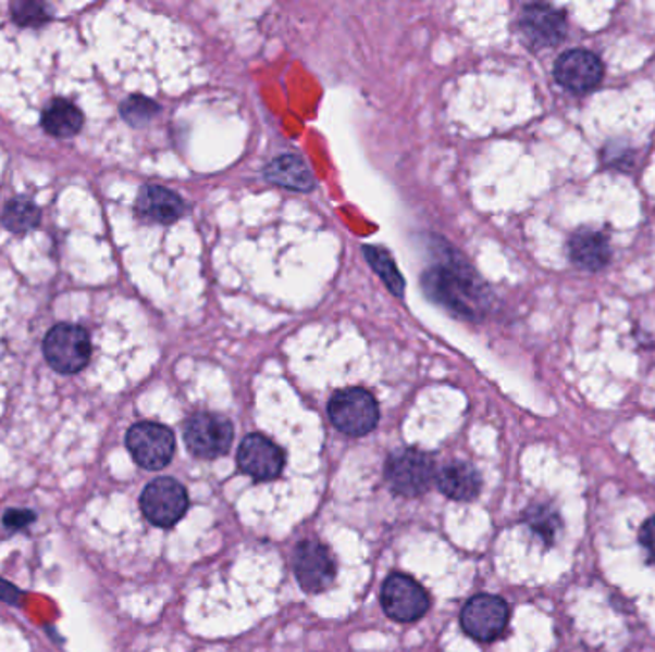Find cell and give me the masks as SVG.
Returning a JSON list of instances; mask_svg holds the SVG:
<instances>
[{
  "label": "cell",
  "instance_id": "6da1fadb",
  "mask_svg": "<svg viewBox=\"0 0 655 652\" xmlns=\"http://www.w3.org/2000/svg\"><path fill=\"white\" fill-rule=\"evenodd\" d=\"M425 287L433 299L468 318L480 316L487 304V289L468 264H447L428 272Z\"/></svg>",
  "mask_w": 655,
  "mask_h": 652
},
{
  "label": "cell",
  "instance_id": "7a4b0ae2",
  "mask_svg": "<svg viewBox=\"0 0 655 652\" xmlns=\"http://www.w3.org/2000/svg\"><path fill=\"white\" fill-rule=\"evenodd\" d=\"M435 467L432 455L416 448H403L393 452L385 463V478L393 492L405 498H418L430 490Z\"/></svg>",
  "mask_w": 655,
  "mask_h": 652
},
{
  "label": "cell",
  "instance_id": "3957f363",
  "mask_svg": "<svg viewBox=\"0 0 655 652\" xmlns=\"http://www.w3.org/2000/svg\"><path fill=\"white\" fill-rule=\"evenodd\" d=\"M45 359L58 374L72 375L87 367L92 354L87 331L73 324L52 327L42 342Z\"/></svg>",
  "mask_w": 655,
  "mask_h": 652
},
{
  "label": "cell",
  "instance_id": "277c9868",
  "mask_svg": "<svg viewBox=\"0 0 655 652\" xmlns=\"http://www.w3.org/2000/svg\"><path fill=\"white\" fill-rule=\"evenodd\" d=\"M328 415L345 435L362 437L376 427L380 408L368 390L351 387L334 394L328 404Z\"/></svg>",
  "mask_w": 655,
  "mask_h": 652
},
{
  "label": "cell",
  "instance_id": "5b68a950",
  "mask_svg": "<svg viewBox=\"0 0 655 652\" xmlns=\"http://www.w3.org/2000/svg\"><path fill=\"white\" fill-rule=\"evenodd\" d=\"M127 448L140 467L160 471L175 455V435L160 423H136L128 429Z\"/></svg>",
  "mask_w": 655,
  "mask_h": 652
},
{
  "label": "cell",
  "instance_id": "8992f818",
  "mask_svg": "<svg viewBox=\"0 0 655 652\" xmlns=\"http://www.w3.org/2000/svg\"><path fill=\"white\" fill-rule=\"evenodd\" d=\"M140 510L152 525L169 528L188 510V493L175 478H156L140 496Z\"/></svg>",
  "mask_w": 655,
  "mask_h": 652
},
{
  "label": "cell",
  "instance_id": "52a82bcc",
  "mask_svg": "<svg viewBox=\"0 0 655 652\" xmlns=\"http://www.w3.org/2000/svg\"><path fill=\"white\" fill-rule=\"evenodd\" d=\"M234 440L232 423L219 414H196L184 425V442L203 460H215L231 450Z\"/></svg>",
  "mask_w": 655,
  "mask_h": 652
},
{
  "label": "cell",
  "instance_id": "ba28073f",
  "mask_svg": "<svg viewBox=\"0 0 655 652\" xmlns=\"http://www.w3.org/2000/svg\"><path fill=\"white\" fill-rule=\"evenodd\" d=\"M382 605L393 620L415 622L428 613L430 597L415 578L407 574H393L384 581Z\"/></svg>",
  "mask_w": 655,
  "mask_h": 652
},
{
  "label": "cell",
  "instance_id": "9c48e42d",
  "mask_svg": "<svg viewBox=\"0 0 655 652\" xmlns=\"http://www.w3.org/2000/svg\"><path fill=\"white\" fill-rule=\"evenodd\" d=\"M510 611L506 601L496 595H475L460 614L462 628L478 641H495L508 626Z\"/></svg>",
  "mask_w": 655,
  "mask_h": 652
},
{
  "label": "cell",
  "instance_id": "30bf717a",
  "mask_svg": "<svg viewBox=\"0 0 655 652\" xmlns=\"http://www.w3.org/2000/svg\"><path fill=\"white\" fill-rule=\"evenodd\" d=\"M520 32L529 47L541 50L559 45L568 35V20L564 12L546 7L531 4L520 17Z\"/></svg>",
  "mask_w": 655,
  "mask_h": 652
},
{
  "label": "cell",
  "instance_id": "8fae6325",
  "mask_svg": "<svg viewBox=\"0 0 655 652\" xmlns=\"http://www.w3.org/2000/svg\"><path fill=\"white\" fill-rule=\"evenodd\" d=\"M554 77L569 92L586 95L598 87L604 77V65L596 54L577 48L558 58L554 65Z\"/></svg>",
  "mask_w": 655,
  "mask_h": 652
},
{
  "label": "cell",
  "instance_id": "7c38bea8",
  "mask_svg": "<svg viewBox=\"0 0 655 652\" xmlns=\"http://www.w3.org/2000/svg\"><path fill=\"white\" fill-rule=\"evenodd\" d=\"M296 576L305 591L320 593L336 578V563L324 546L304 541L296 549Z\"/></svg>",
  "mask_w": 655,
  "mask_h": 652
},
{
  "label": "cell",
  "instance_id": "4fadbf2b",
  "mask_svg": "<svg viewBox=\"0 0 655 652\" xmlns=\"http://www.w3.org/2000/svg\"><path fill=\"white\" fill-rule=\"evenodd\" d=\"M284 452L263 435H249L238 448L240 469L256 480H271L284 469Z\"/></svg>",
  "mask_w": 655,
  "mask_h": 652
},
{
  "label": "cell",
  "instance_id": "5bb4252c",
  "mask_svg": "<svg viewBox=\"0 0 655 652\" xmlns=\"http://www.w3.org/2000/svg\"><path fill=\"white\" fill-rule=\"evenodd\" d=\"M136 213L148 223L173 224L184 215V201L175 191L148 184L138 193Z\"/></svg>",
  "mask_w": 655,
  "mask_h": 652
},
{
  "label": "cell",
  "instance_id": "9a60e30c",
  "mask_svg": "<svg viewBox=\"0 0 655 652\" xmlns=\"http://www.w3.org/2000/svg\"><path fill=\"white\" fill-rule=\"evenodd\" d=\"M437 488L441 493L456 501H472L481 490V477L470 463H448L437 473Z\"/></svg>",
  "mask_w": 655,
  "mask_h": 652
},
{
  "label": "cell",
  "instance_id": "2e32d148",
  "mask_svg": "<svg viewBox=\"0 0 655 652\" xmlns=\"http://www.w3.org/2000/svg\"><path fill=\"white\" fill-rule=\"evenodd\" d=\"M571 261L583 271H602L609 263V246L600 231L579 230L569 241Z\"/></svg>",
  "mask_w": 655,
  "mask_h": 652
},
{
  "label": "cell",
  "instance_id": "e0dca14e",
  "mask_svg": "<svg viewBox=\"0 0 655 652\" xmlns=\"http://www.w3.org/2000/svg\"><path fill=\"white\" fill-rule=\"evenodd\" d=\"M267 180L279 184L282 188L296 191H309L314 188V176L311 168L305 165L297 155H280L264 168Z\"/></svg>",
  "mask_w": 655,
  "mask_h": 652
},
{
  "label": "cell",
  "instance_id": "ac0fdd59",
  "mask_svg": "<svg viewBox=\"0 0 655 652\" xmlns=\"http://www.w3.org/2000/svg\"><path fill=\"white\" fill-rule=\"evenodd\" d=\"M40 121H42V128L50 136L72 138L83 128L85 117L77 105L67 102L64 98H58L45 110Z\"/></svg>",
  "mask_w": 655,
  "mask_h": 652
},
{
  "label": "cell",
  "instance_id": "d6986e66",
  "mask_svg": "<svg viewBox=\"0 0 655 652\" xmlns=\"http://www.w3.org/2000/svg\"><path fill=\"white\" fill-rule=\"evenodd\" d=\"M39 208L27 198L12 199L2 213V224L16 234L32 230L39 224Z\"/></svg>",
  "mask_w": 655,
  "mask_h": 652
},
{
  "label": "cell",
  "instance_id": "ffe728a7",
  "mask_svg": "<svg viewBox=\"0 0 655 652\" xmlns=\"http://www.w3.org/2000/svg\"><path fill=\"white\" fill-rule=\"evenodd\" d=\"M364 255H367L370 266L380 274V278L384 279L385 286L390 287V291L397 297H403L405 279L400 278L392 255L382 247L376 246L364 247Z\"/></svg>",
  "mask_w": 655,
  "mask_h": 652
},
{
  "label": "cell",
  "instance_id": "44dd1931",
  "mask_svg": "<svg viewBox=\"0 0 655 652\" xmlns=\"http://www.w3.org/2000/svg\"><path fill=\"white\" fill-rule=\"evenodd\" d=\"M158 113H160V105L145 96H131L127 102H123L121 105L123 120L131 123L133 127H143L146 123H150Z\"/></svg>",
  "mask_w": 655,
  "mask_h": 652
},
{
  "label": "cell",
  "instance_id": "7402d4cb",
  "mask_svg": "<svg viewBox=\"0 0 655 652\" xmlns=\"http://www.w3.org/2000/svg\"><path fill=\"white\" fill-rule=\"evenodd\" d=\"M52 12L50 7L42 2H16L12 4V20L22 27H37V25L47 24Z\"/></svg>",
  "mask_w": 655,
  "mask_h": 652
},
{
  "label": "cell",
  "instance_id": "603a6c76",
  "mask_svg": "<svg viewBox=\"0 0 655 652\" xmlns=\"http://www.w3.org/2000/svg\"><path fill=\"white\" fill-rule=\"evenodd\" d=\"M528 521L531 528L536 534H541L544 540H554V534H556L559 526L558 515L554 511L543 507V505H536L533 510L528 511Z\"/></svg>",
  "mask_w": 655,
  "mask_h": 652
},
{
  "label": "cell",
  "instance_id": "cb8c5ba5",
  "mask_svg": "<svg viewBox=\"0 0 655 652\" xmlns=\"http://www.w3.org/2000/svg\"><path fill=\"white\" fill-rule=\"evenodd\" d=\"M35 513L29 510H9L4 515V526L10 530H22L35 521Z\"/></svg>",
  "mask_w": 655,
  "mask_h": 652
},
{
  "label": "cell",
  "instance_id": "d4e9b609",
  "mask_svg": "<svg viewBox=\"0 0 655 652\" xmlns=\"http://www.w3.org/2000/svg\"><path fill=\"white\" fill-rule=\"evenodd\" d=\"M640 543L644 546L647 551V555L655 563V517L647 518L642 530H640Z\"/></svg>",
  "mask_w": 655,
  "mask_h": 652
},
{
  "label": "cell",
  "instance_id": "484cf974",
  "mask_svg": "<svg viewBox=\"0 0 655 652\" xmlns=\"http://www.w3.org/2000/svg\"><path fill=\"white\" fill-rule=\"evenodd\" d=\"M0 601L7 603V605H20L24 601V591L17 589L14 584L2 580L0 578Z\"/></svg>",
  "mask_w": 655,
  "mask_h": 652
}]
</instances>
